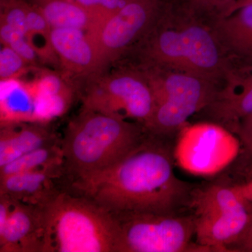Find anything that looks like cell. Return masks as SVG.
Masks as SVG:
<instances>
[{
	"mask_svg": "<svg viewBox=\"0 0 252 252\" xmlns=\"http://www.w3.org/2000/svg\"><path fill=\"white\" fill-rule=\"evenodd\" d=\"M61 139L51 127L43 123H1L0 167Z\"/></svg>",
	"mask_w": 252,
	"mask_h": 252,
	"instance_id": "5bb4252c",
	"label": "cell"
},
{
	"mask_svg": "<svg viewBox=\"0 0 252 252\" xmlns=\"http://www.w3.org/2000/svg\"><path fill=\"white\" fill-rule=\"evenodd\" d=\"M0 39L1 44L14 49L32 67L36 66L38 61L40 60L28 40L27 36L22 32L15 29L3 21H0Z\"/></svg>",
	"mask_w": 252,
	"mask_h": 252,
	"instance_id": "ac0fdd59",
	"label": "cell"
},
{
	"mask_svg": "<svg viewBox=\"0 0 252 252\" xmlns=\"http://www.w3.org/2000/svg\"><path fill=\"white\" fill-rule=\"evenodd\" d=\"M233 132L238 135L244 152L252 159V113L238 122Z\"/></svg>",
	"mask_w": 252,
	"mask_h": 252,
	"instance_id": "603a6c76",
	"label": "cell"
},
{
	"mask_svg": "<svg viewBox=\"0 0 252 252\" xmlns=\"http://www.w3.org/2000/svg\"><path fill=\"white\" fill-rule=\"evenodd\" d=\"M70 185L63 163L1 178L0 194L18 203L44 208Z\"/></svg>",
	"mask_w": 252,
	"mask_h": 252,
	"instance_id": "30bf717a",
	"label": "cell"
},
{
	"mask_svg": "<svg viewBox=\"0 0 252 252\" xmlns=\"http://www.w3.org/2000/svg\"><path fill=\"white\" fill-rule=\"evenodd\" d=\"M141 40L147 65L192 73L212 81L228 73L220 41L213 31L201 25L155 28L154 24Z\"/></svg>",
	"mask_w": 252,
	"mask_h": 252,
	"instance_id": "277c9868",
	"label": "cell"
},
{
	"mask_svg": "<svg viewBox=\"0 0 252 252\" xmlns=\"http://www.w3.org/2000/svg\"><path fill=\"white\" fill-rule=\"evenodd\" d=\"M166 4L167 0H128L89 32L104 70L146 35Z\"/></svg>",
	"mask_w": 252,
	"mask_h": 252,
	"instance_id": "9c48e42d",
	"label": "cell"
},
{
	"mask_svg": "<svg viewBox=\"0 0 252 252\" xmlns=\"http://www.w3.org/2000/svg\"><path fill=\"white\" fill-rule=\"evenodd\" d=\"M237 0H186L190 12L215 15L217 18L229 14Z\"/></svg>",
	"mask_w": 252,
	"mask_h": 252,
	"instance_id": "ffe728a7",
	"label": "cell"
},
{
	"mask_svg": "<svg viewBox=\"0 0 252 252\" xmlns=\"http://www.w3.org/2000/svg\"><path fill=\"white\" fill-rule=\"evenodd\" d=\"M189 209L195 220V243L207 252H229L248 221L245 200L229 186L194 189Z\"/></svg>",
	"mask_w": 252,
	"mask_h": 252,
	"instance_id": "52a82bcc",
	"label": "cell"
},
{
	"mask_svg": "<svg viewBox=\"0 0 252 252\" xmlns=\"http://www.w3.org/2000/svg\"><path fill=\"white\" fill-rule=\"evenodd\" d=\"M252 178H251V179H252Z\"/></svg>",
	"mask_w": 252,
	"mask_h": 252,
	"instance_id": "484cf974",
	"label": "cell"
},
{
	"mask_svg": "<svg viewBox=\"0 0 252 252\" xmlns=\"http://www.w3.org/2000/svg\"><path fill=\"white\" fill-rule=\"evenodd\" d=\"M43 210L41 252H116L117 220L91 198L68 189Z\"/></svg>",
	"mask_w": 252,
	"mask_h": 252,
	"instance_id": "3957f363",
	"label": "cell"
},
{
	"mask_svg": "<svg viewBox=\"0 0 252 252\" xmlns=\"http://www.w3.org/2000/svg\"><path fill=\"white\" fill-rule=\"evenodd\" d=\"M75 86L83 108L142 124L152 119L155 107L153 91L141 69L107 70Z\"/></svg>",
	"mask_w": 252,
	"mask_h": 252,
	"instance_id": "8992f818",
	"label": "cell"
},
{
	"mask_svg": "<svg viewBox=\"0 0 252 252\" xmlns=\"http://www.w3.org/2000/svg\"><path fill=\"white\" fill-rule=\"evenodd\" d=\"M233 187L242 198L252 201V178L246 183L233 186Z\"/></svg>",
	"mask_w": 252,
	"mask_h": 252,
	"instance_id": "cb8c5ba5",
	"label": "cell"
},
{
	"mask_svg": "<svg viewBox=\"0 0 252 252\" xmlns=\"http://www.w3.org/2000/svg\"><path fill=\"white\" fill-rule=\"evenodd\" d=\"M141 70L155 101L153 115L145 127L157 137L167 140L183 130L189 118L206 108L216 95L213 81L196 74L147 64Z\"/></svg>",
	"mask_w": 252,
	"mask_h": 252,
	"instance_id": "5b68a950",
	"label": "cell"
},
{
	"mask_svg": "<svg viewBox=\"0 0 252 252\" xmlns=\"http://www.w3.org/2000/svg\"><path fill=\"white\" fill-rule=\"evenodd\" d=\"M63 163L61 139L54 143L25 154L14 161L0 167V179Z\"/></svg>",
	"mask_w": 252,
	"mask_h": 252,
	"instance_id": "e0dca14e",
	"label": "cell"
},
{
	"mask_svg": "<svg viewBox=\"0 0 252 252\" xmlns=\"http://www.w3.org/2000/svg\"><path fill=\"white\" fill-rule=\"evenodd\" d=\"M252 4V0H237L236 3H235L234 7L230 12L234 11V10L238 9L240 6H245V5Z\"/></svg>",
	"mask_w": 252,
	"mask_h": 252,
	"instance_id": "d4e9b609",
	"label": "cell"
},
{
	"mask_svg": "<svg viewBox=\"0 0 252 252\" xmlns=\"http://www.w3.org/2000/svg\"><path fill=\"white\" fill-rule=\"evenodd\" d=\"M39 10L51 28H74L91 32L97 21L73 0H26Z\"/></svg>",
	"mask_w": 252,
	"mask_h": 252,
	"instance_id": "2e32d148",
	"label": "cell"
},
{
	"mask_svg": "<svg viewBox=\"0 0 252 252\" xmlns=\"http://www.w3.org/2000/svg\"><path fill=\"white\" fill-rule=\"evenodd\" d=\"M226 76V85L217 91L203 111L212 121L234 130L238 122L252 113V72L240 77L227 73Z\"/></svg>",
	"mask_w": 252,
	"mask_h": 252,
	"instance_id": "4fadbf2b",
	"label": "cell"
},
{
	"mask_svg": "<svg viewBox=\"0 0 252 252\" xmlns=\"http://www.w3.org/2000/svg\"><path fill=\"white\" fill-rule=\"evenodd\" d=\"M214 32L220 45L252 64V4L217 18Z\"/></svg>",
	"mask_w": 252,
	"mask_h": 252,
	"instance_id": "9a60e30c",
	"label": "cell"
},
{
	"mask_svg": "<svg viewBox=\"0 0 252 252\" xmlns=\"http://www.w3.org/2000/svg\"><path fill=\"white\" fill-rule=\"evenodd\" d=\"M148 134L139 123L82 107L61 137L63 162L71 185L114 166Z\"/></svg>",
	"mask_w": 252,
	"mask_h": 252,
	"instance_id": "7a4b0ae2",
	"label": "cell"
},
{
	"mask_svg": "<svg viewBox=\"0 0 252 252\" xmlns=\"http://www.w3.org/2000/svg\"><path fill=\"white\" fill-rule=\"evenodd\" d=\"M245 201L249 212L248 223L238 240L230 247L229 252H252V201Z\"/></svg>",
	"mask_w": 252,
	"mask_h": 252,
	"instance_id": "7402d4cb",
	"label": "cell"
},
{
	"mask_svg": "<svg viewBox=\"0 0 252 252\" xmlns=\"http://www.w3.org/2000/svg\"><path fill=\"white\" fill-rule=\"evenodd\" d=\"M90 12L97 21V26L114 14L128 0H73ZM96 26V27H97Z\"/></svg>",
	"mask_w": 252,
	"mask_h": 252,
	"instance_id": "44dd1931",
	"label": "cell"
},
{
	"mask_svg": "<svg viewBox=\"0 0 252 252\" xmlns=\"http://www.w3.org/2000/svg\"><path fill=\"white\" fill-rule=\"evenodd\" d=\"M21 55L9 46L1 44L0 50V80H14L31 67Z\"/></svg>",
	"mask_w": 252,
	"mask_h": 252,
	"instance_id": "d6986e66",
	"label": "cell"
},
{
	"mask_svg": "<svg viewBox=\"0 0 252 252\" xmlns=\"http://www.w3.org/2000/svg\"><path fill=\"white\" fill-rule=\"evenodd\" d=\"M44 232L43 208L13 200L9 216L0 223V252H41Z\"/></svg>",
	"mask_w": 252,
	"mask_h": 252,
	"instance_id": "7c38bea8",
	"label": "cell"
},
{
	"mask_svg": "<svg viewBox=\"0 0 252 252\" xmlns=\"http://www.w3.org/2000/svg\"><path fill=\"white\" fill-rule=\"evenodd\" d=\"M167 140L149 132L114 166L74 182L69 189L91 198L114 217L182 213L189 208L195 188L176 175Z\"/></svg>",
	"mask_w": 252,
	"mask_h": 252,
	"instance_id": "6da1fadb",
	"label": "cell"
},
{
	"mask_svg": "<svg viewBox=\"0 0 252 252\" xmlns=\"http://www.w3.org/2000/svg\"><path fill=\"white\" fill-rule=\"evenodd\" d=\"M51 39L63 74L68 79L79 83L105 71L95 43L88 32L52 28Z\"/></svg>",
	"mask_w": 252,
	"mask_h": 252,
	"instance_id": "8fae6325",
	"label": "cell"
},
{
	"mask_svg": "<svg viewBox=\"0 0 252 252\" xmlns=\"http://www.w3.org/2000/svg\"><path fill=\"white\" fill-rule=\"evenodd\" d=\"M114 217L119 229L116 252H207L193 242L195 220L191 213L128 214Z\"/></svg>",
	"mask_w": 252,
	"mask_h": 252,
	"instance_id": "ba28073f",
	"label": "cell"
}]
</instances>
